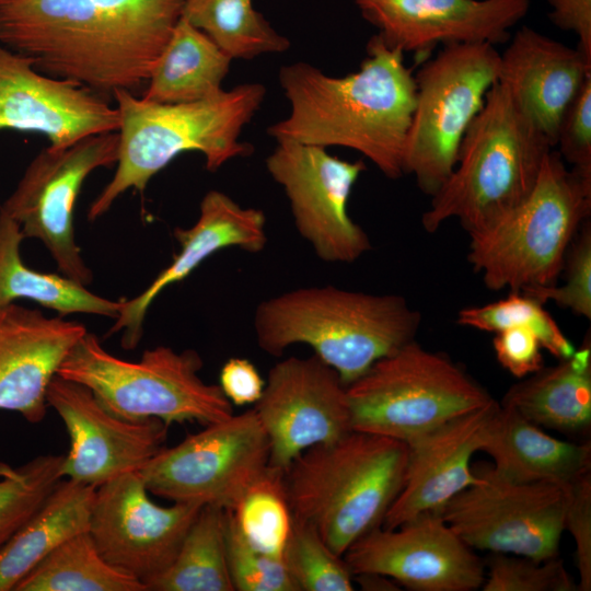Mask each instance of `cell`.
<instances>
[{"mask_svg": "<svg viewBox=\"0 0 591 591\" xmlns=\"http://www.w3.org/2000/svg\"><path fill=\"white\" fill-rule=\"evenodd\" d=\"M63 455L42 454L19 466L0 461V547L62 479Z\"/></svg>", "mask_w": 591, "mask_h": 591, "instance_id": "836d02e7", "label": "cell"}, {"mask_svg": "<svg viewBox=\"0 0 591 591\" xmlns=\"http://www.w3.org/2000/svg\"><path fill=\"white\" fill-rule=\"evenodd\" d=\"M499 63L495 45L456 43L443 45L416 73L404 173L430 197L452 173L463 137L498 81Z\"/></svg>", "mask_w": 591, "mask_h": 591, "instance_id": "30bf717a", "label": "cell"}, {"mask_svg": "<svg viewBox=\"0 0 591 591\" xmlns=\"http://www.w3.org/2000/svg\"><path fill=\"white\" fill-rule=\"evenodd\" d=\"M564 529L576 546L579 591L591 590V474L567 486Z\"/></svg>", "mask_w": 591, "mask_h": 591, "instance_id": "60d3db41", "label": "cell"}, {"mask_svg": "<svg viewBox=\"0 0 591 591\" xmlns=\"http://www.w3.org/2000/svg\"><path fill=\"white\" fill-rule=\"evenodd\" d=\"M265 88L245 83L188 103H157L118 90L113 97L119 115L116 171L90 205L94 221L126 190L143 192L149 181L178 154L199 151L210 172L229 160L253 152L239 140L259 108Z\"/></svg>", "mask_w": 591, "mask_h": 591, "instance_id": "3957f363", "label": "cell"}, {"mask_svg": "<svg viewBox=\"0 0 591 591\" xmlns=\"http://www.w3.org/2000/svg\"><path fill=\"white\" fill-rule=\"evenodd\" d=\"M351 428L405 443L494 399L448 356L415 339L347 385Z\"/></svg>", "mask_w": 591, "mask_h": 591, "instance_id": "9c48e42d", "label": "cell"}, {"mask_svg": "<svg viewBox=\"0 0 591 591\" xmlns=\"http://www.w3.org/2000/svg\"><path fill=\"white\" fill-rule=\"evenodd\" d=\"M493 346L497 361L515 378L523 379L544 367L541 341L528 327L515 326L495 333Z\"/></svg>", "mask_w": 591, "mask_h": 591, "instance_id": "b9f144b4", "label": "cell"}, {"mask_svg": "<svg viewBox=\"0 0 591 591\" xmlns=\"http://www.w3.org/2000/svg\"><path fill=\"white\" fill-rule=\"evenodd\" d=\"M354 583L366 591H394L401 590L393 579L378 572H360L352 575Z\"/></svg>", "mask_w": 591, "mask_h": 591, "instance_id": "f6af8a7d", "label": "cell"}, {"mask_svg": "<svg viewBox=\"0 0 591 591\" xmlns=\"http://www.w3.org/2000/svg\"><path fill=\"white\" fill-rule=\"evenodd\" d=\"M352 1L389 47L417 56L439 44L506 43L530 9V0Z\"/></svg>", "mask_w": 591, "mask_h": 591, "instance_id": "ffe728a7", "label": "cell"}, {"mask_svg": "<svg viewBox=\"0 0 591 591\" xmlns=\"http://www.w3.org/2000/svg\"><path fill=\"white\" fill-rule=\"evenodd\" d=\"M23 240L19 224L0 210V308L27 299L58 312L60 316L84 313L117 317L121 301L95 294L63 275L39 273L27 267L20 254Z\"/></svg>", "mask_w": 591, "mask_h": 591, "instance_id": "f1b7e54d", "label": "cell"}, {"mask_svg": "<svg viewBox=\"0 0 591 591\" xmlns=\"http://www.w3.org/2000/svg\"><path fill=\"white\" fill-rule=\"evenodd\" d=\"M280 85L287 118L268 128L277 141L345 147L368 158L385 176L404 173V152L415 103L413 68L404 53L372 36L358 71L335 78L306 62L285 66Z\"/></svg>", "mask_w": 591, "mask_h": 591, "instance_id": "7a4b0ae2", "label": "cell"}, {"mask_svg": "<svg viewBox=\"0 0 591 591\" xmlns=\"http://www.w3.org/2000/svg\"><path fill=\"white\" fill-rule=\"evenodd\" d=\"M265 225L262 210L242 207L224 193L209 190L201 199L199 217L193 227L174 229L178 254L141 293L121 300V308L106 336L123 332V348H136L143 335L148 310L165 288L184 280L220 250L239 247L259 253L267 243Z\"/></svg>", "mask_w": 591, "mask_h": 591, "instance_id": "603a6c76", "label": "cell"}, {"mask_svg": "<svg viewBox=\"0 0 591 591\" xmlns=\"http://www.w3.org/2000/svg\"><path fill=\"white\" fill-rule=\"evenodd\" d=\"M228 511L250 545L282 559L293 524L283 471L268 466Z\"/></svg>", "mask_w": 591, "mask_h": 591, "instance_id": "d6a6232c", "label": "cell"}, {"mask_svg": "<svg viewBox=\"0 0 591 591\" xmlns=\"http://www.w3.org/2000/svg\"><path fill=\"white\" fill-rule=\"evenodd\" d=\"M590 76L578 48L522 26L500 55L498 82L555 147L561 115Z\"/></svg>", "mask_w": 591, "mask_h": 591, "instance_id": "cb8c5ba5", "label": "cell"}, {"mask_svg": "<svg viewBox=\"0 0 591 591\" xmlns=\"http://www.w3.org/2000/svg\"><path fill=\"white\" fill-rule=\"evenodd\" d=\"M46 401L60 417L70 440L62 460V478L97 488L120 475L139 472L165 447L170 426L164 421L121 419L78 382L56 374Z\"/></svg>", "mask_w": 591, "mask_h": 591, "instance_id": "e0dca14e", "label": "cell"}, {"mask_svg": "<svg viewBox=\"0 0 591 591\" xmlns=\"http://www.w3.org/2000/svg\"><path fill=\"white\" fill-rule=\"evenodd\" d=\"M118 127L107 96L40 72L32 58L0 43V130L37 132L59 149Z\"/></svg>", "mask_w": 591, "mask_h": 591, "instance_id": "d6986e66", "label": "cell"}, {"mask_svg": "<svg viewBox=\"0 0 591 591\" xmlns=\"http://www.w3.org/2000/svg\"><path fill=\"white\" fill-rule=\"evenodd\" d=\"M202 366L194 349L178 352L166 346L147 349L138 361H127L109 354L96 335L86 332L66 356L57 375L89 387L121 419L158 418L167 426H207L234 412L219 384L199 376Z\"/></svg>", "mask_w": 591, "mask_h": 591, "instance_id": "ba28073f", "label": "cell"}, {"mask_svg": "<svg viewBox=\"0 0 591 591\" xmlns=\"http://www.w3.org/2000/svg\"><path fill=\"white\" fill-rule=\"evenodd\" d=\"M138 472L95 488L88 532L101 556L148 584L173 563L200 506L152 501Z\"/></svg>", "mask_w": 591, "mask_h": 591, "instance_id": "9a60e30c", "label": "cell"}, {"mask_svg": "<svg viewBox=\"0 0 591 591\" xmlns=\"http://www.w3.org/2000/svg\"><path fill=\"white\" fill-rule=\"evenodd\" d=\"M268 466V438L252 408L164 447L138 474L172 502L232 510Z\"/></svg>", "mask_w": 591, "mask_h": 591, "instance_id": "8fae6325", "label": "cell"}, {"mask_svg": "<svg viewBox=\"0 0 591 591\" xmlns=\"http://www.w3.org/2000/svg\"><path fill=\"white\" fill-rule=\"evenodd\" d=\"M95 488L61 479L34 514L0 547V591H14L49 553L88 531Z\"/></svg>", "mask_w": 591, "mask_h": 591, "instance_id": "4316f807", "label": "cell"}, {"mask_svg": "<svg viewBox=\"0 0 591 591\" xmlns=\"http://www.w3.org/2000/svg\"><path fill=\"white\" fill-rule=\"evenodd\" d=\"M185 0H12L0 43L48 76L108 97L135 92L182 16Z\"/></svg>", "mask_w": 591, "mask_h": 591, "instance_id": "6da1fadb", "label": "cell"}, {"mask_svg": "<svg viewBox=\"0 0 591 591\" xmlns=\"http://www.w3.org/2000/svg\"><path fill=\"white\" fill-rule=\"evenodd\" d=\"M473 470L477 482L440 511L451 529L473 549L536 561L558 557L567 487L513 482L489 465Z\"/></svg>", "mask_w": 591, "mask_h": 591, "instance_id": "7c38bea8", "label": "cell"}, {"mask_svg": "<svg viewBox=\"0 0 591 591\" xmlns=\"http://www.w3.org/2000/svg\"><path fill=\"white\" fill-rule=\"evenodd\" d=\"M231 60L204 32L181 16L141 97L173 104L212 96L222 90Z\"/></svg>", "mask_w": 591, "mask_h": 591, "instance_id": "83f0119b", "label": "cell"}, {"mask_svg": "<svg viewBox=\"0 0 591 591\" xmlns=\"http://www.w3.org/2000/svg\"><path fill=\"white\" fill-rule=\"evenodd\" d=\"M182 16L231 59L281 53L290 46L254 9L252 0H185Z\"/></svg>", "mask_w": 591, "mask_h": 591, "instance_id": "1f68e13d", "label": "cell"}, {"mask_svg": "<svg viewBox=\"0 0 591 591\" xmlns=\"http://www.w3.org/2000/svg\"><path fill=\"white\" fill-rule=\"evenodd\" d=\"M421 315L398 294H374L335 286L301 287L262 301L254 314L258 347L280 357L304 344L346 385L375 361L414 340Z\"/></svg>", "mask_w": 591, "mask_h": 591, "instance_id": "277c9868", "label": "cell"}, {"mask_svg": "<svg viewBox=\"0 0 591 591\" xmlns=\"http://www.w3.org/2000/svg\"><path fill=\"white\" fill-rule=\"evenodd\" d=\"M553 148L497 81L463 137L452 173L431 196L424 229L434 232L452 218L468 234L489 227L528 197Z\"/></svg>", "mask_w": 591, "mask_h": 591, "instance_id": "8992f818", "label": "cell"}, {"mask_svg": "<svg viewBox=\"0 0 591 591\" xmlns=\"http://www.w3.org/2000/svg\"><path fill=\"white\" fill-rule=\"evenodd\" d=\"M543 305L525 293L511 291L505 299L462 309L456 323L488 333L528 327L537 335L543 349L558 360L568 358L576 348Z\"/></svg>", "mask_w": 591, "mask_h": 591, "instance_id": "e575fe53", "label": "cell"}, {"mask_svg": "<svg viewBox=\"0 0 591 591\" xmlns=\"http://www.w3.org/2000/svg\"><path fill=\"white\" fill-rule=\"evenodd\" d=\"M277 143L266 159V167L283 188L300 235L324 262L359 259L371 250V242L350 218L347 205L366 170L363 161L341 160L320 146L290 140Z\"/></svg>", "mask_w": 591, "mask_h": 591, "instance_id": "5bb4252c", "label": "cell"}, {"mask_svg": "<svg viewBox=\"0 0 591 591\" xmlns=\"http://www.w3.org/2000/svg\"><path fill=\"white\" fill-rule=\"evenodd\" d=\"M551 22L563 31L573 32L578 49L591 61V0H548Z\"/></svg>", "mask_w": 591, "mask_h": 591, "instance_id": "ee69618b", "label": "cell"}, {"mask_svg": "<svg viewBox=\"0 0 591 591\" xmlns=\"http://www.w3.org/2000/svg\"><path fill=\"white\" fill-rule=\"evenodd\" d=\"M219 386L232 405H254L263 394L265 380L250 360L234 357L222 366Z\"/></svg>", "mask_w": 591, "mask_h": 591, "instance_id": "7bdbcfd3", "label": "cell"}, {"mask_svg": "<svg viewBox=\"0 0 591 591\" xmlns=\"http://www.w3.org/2000/svg\"><path fill=\"white\" fill-rule=\"evenodd\" d=\"M253 409L268 438L269 466L281 471L306 449L352 431L347 385L314 354L274 364Z\"/></svg>", "mask_w": 591, "mask_h": 591, "instance_id": "2e32d148", "label": "cell"}, {"mask_svg": "<svg viewBox=\"0 0 591 591\" xmlns=\"http://www.w3.org/2000/svg\"><path fill=\"white\" fill-rule=\"evenodd\" d=\"M555 146L571 170L591 178V76L565 108Z\"/></svg>", "mask_w": 591, "mask_h": 591, "instance_id": "ab89813d", "label": "cell"}, {"mask_svg": "<svg viewBox=\"0 0 591 591\" xmlns=\"http://www.w3.org/2000/svg\"><path fill=\"white\" fill-rule=\"evenodd\" d=\"M480 451L490 455L495 471L518 483L567 487L591 470L590 442L556 439L500 403Z\"/></svg>", "mask_w": 591, "mask_h": 591, "instance_id": "d4e9b609", "label": "cell"}, {"mask_svg": "<svg viewBox=\"0 0 591 591\" xmlns=\"http://www.w3.org/2000/svg\"><path fill=\"white\" fill-rule=\"evenodd\" d=\"M565 282L521 291L542 304L553 301L578 316L591 318V223L584 221L567 251Z\"/></svg>", "mask_w": 591, "mask_h": 591, "instance_id": "f35d334b", "label": "cell"}, {"mask_svg": "<svg viewBox=\"0 0 591 591\" xmlns=\"http://www.w3.org/2000/svg\"><path fill=\"white\" fill-rule=\"evenodd\" d=\"M282 561L297 591H352L344 556L336 554L308 522L293 515Z\"/></svg>", "mask_w": 591, "mask_h": 591, "instance_id": "d590c367", "label": "cell"}, {"mask_svg": "<svg viewBox=\"0 0 591 591\" xmlns=\"http://www.w3.org/2000/svg\"><path fill=\"white\" fill-rule=\"evenodd\" d=\"M500 404L541 428L569 436L587 434L591 428L589 332L571 356L513 384Z\"/></svg>", "mask_w": 591, "mask_h": 591, "instance_id": "484cf974", "label": "cell"}, {"mask_svg": "<svg viewBox=\"0 0 591 591\" xmlns=\"http://www.w3.org/2000/svg\"><path fill=\"white\" fill-rule=\"evenodd\" d=\"M485 563L483 591H579L559 557L536 561L490 553Z\"/></svg>", "mask_w": 591, "mask_h": 591, "instance_id": "8d00e7d4", "label": "cell"}, {"mask_svg": "<svg viewBox=\"0 0 591 591\" xmlns=\"http://www.w3.org/2000/svg\"><path fill=\"white\" fill-rule=\"evenodd\" d=\"M86 332L77 321L48 317L15 302L0 308V410L40 422L51 379Z\"/></svg>", "mask_w": 591, "mask_h": 591, "instance_id": "7402d4cb", "label": "cell"}, {"mask_svg": "<svg viewBox=\"0 0 591 591\" xmlns=\"http://www.w3.org/2000/svg\"><path fill=\"white\" fill-rule=\"evenodd\" d=\"M498 407L491 399L406 443L403 487L382 526L394 529L422 513H440L450 499L477 482L471 460L480 451Z\"/></svg>", "mask_w": 591, "mask_h": 591, "instance_id": "44dd1931", "label": "cell"}, {"mask_svg": "<svg viewBox=\"0 0 591 591\" xmlns=\"http://www.w3.org/2000/svg\"><path fill=\"white\" fill-rule=\"evenodd\" d=\"M10 1L12 0H0V8L5 5L7 3H9Z\"/></svg>", "mask_w": 591, "mask_h": 591, "instance_id": "bcb514c9", "label": "cell"}, {"mask_svg": "<svg viewBox=\"0 0 591 591\" xmlns=\"http://www.w3.org/2000/svg\"><path fill=\"white\" fill-rule=\"evenodd\" d=\"M118 132L90 135L66 148L43 149L27 165L0 210L20 227L24 239L39 240L61 275L88 287L93 273L74 237V207L85 178L116 164Z\"/></svg>", "mask_w": 591, "mask_h": 591, "instance_id": "4fadbf2b", "label": "cell"}, {"mask_svg": "<svg viewBox=\"0 0 591 591\" xmlns=\"http://www.w3.org/2000/svg\"><path fill=\"white\" fill-rule=\"evenodd\" d=\"M407 454L403 441L356 430L306 449L283 471L293 515L344 556L383 525L403 487Z\"/></svg>", "mask_w": 591, "mask_h": 591, "instance_id": "5b68a950", "label": "cell"}, {"mask_svg": "<svg viewBox=\"0 0 591 591\" xmlns=\"http://www.w3.org/2000/svg\"><path fill=\"white\" fill-rule=\"evenodd\" d=\"M148 591H234L225 548V510L200 508L176 557Z\"/></svg>", "mask_w": 591, "mask_h": 591, "instance_id": "f546056e", "label": "cell"}, {"mask_svg": "<svg viewBox=\"0 0 591 591\" xmlns=\"http://www.w3.org/2000/svg\"><path fill=\"white\" fill-rule=\"evenodd\" d=\"M352 575L378 572L413 591H474L485 563L438 512L397 528H376L344 554Z\"/></svg>", "mask_w": 591, "mask_h": 591, "instance_id": "ac0fdd59", "label": "cell"}, {"mask_svg": "<svg viewBox=\"0 0 591 591\" xmlns=\"http://www.w3.org/2000/svg\"><path fill=\"white\" fill-rule=\"evenodd\" d=\"M225 548L234 591H297L280 558L250 545L225 510Z\"/></svg>", "mask_w": 591, "mask_h": 591, "instance_id": "74e56055", "label": "cell"}, {"mask_svg": "<svg viewBox=\"0 0 591 591\" xmlns=\"http://www.w3.org/2000/svg\"><path fill=\"white\" fill-rule=\"evenodd\" d=\"M590 212L591 178L568 170L551 150L528 197L468 234L467 260L490 290L556 286L569 245Z\"/></svg>", "mask_w": 591, "mask_h": 591, "instance_id": "52a82bcc", "label": "cell"}, {"mask_svg": "<svg viewBox=\"0 0 591 591\" xmlns=\"http://www.w3.org/2000/svg\"><path fill=\"white\" fill-rule=\"evenodd\" d=\"M14 591H148L138 579L109 565L88 531L61 543Z\"/></svg>", "mask_w": 591, "mask_h": 591, "instance_id": "4dcf8cb0", "label": "cell"}]
</instances>
